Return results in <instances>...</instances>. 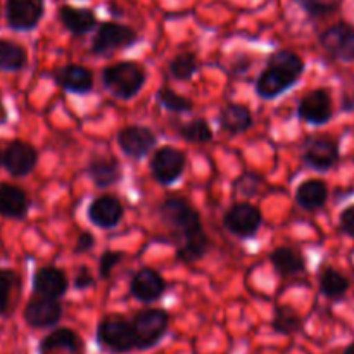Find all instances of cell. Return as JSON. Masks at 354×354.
<instances>
[{"mask_svg":"<svg viewBox=\"0 0 354 354\" xmlns=\"http://www.w3.org/2000/svg\"><path fill=\"white\" fill-rule=\"evenodd\" d=\"M158 144V137L147 127H127L118 133V145L124 156L131 159H142Z\"/></svg>","mask_w":354,"mask_h":354,"instance_id":"cell-14","label":"cell"},{"mask_svg":"<svg viewBox=\"0 0 354 354\" xmlns=\"http://www.w3.org/2000/svg\"><path fill=\"white\" fill-rule=\"evenodd\" d=\"M304 73V61L292 50L273 52L266 69L256 80V93L265 100H273L292 88Z\"/></svg>","mask_w":354,"mask_h":354,"instance_id":"cell-2","label":"cell"},{"mask_svg":"<svg viewBox=\"0 0 354 354\" xmlns=\"http://www.w3.org/2000/svg\"><path fill=\"white\" fill-rule=\"evenodd\" d=\"M131 325L137 335V351H147L165 339L169 328V315L161 308H147L135 315Z\"/></svg>","mask_w":354,"mask_h":354,"instance_id":"cell-5","label":"cell"},{"mask_svg":"<svg viewBox=\"0 0 354 354\" xmlns=\"http://www.w3.org/2000/svg\"><path fill=\"white\" fill-rule=\"evenodd\" d=\"M62 318V304L57 299L37 296L24 308V322L31 328H54Z\"/></svg>","mask_w":354,"mask_h":354,"instance_id":"cell-15","label":"cell"},{"mask_svg":"<svg viewBox=\"0 0 354 354\" xmlns=\"http://www.w3.org/2000/svg\"><path fill=\"white\" fill-rule=\"evenodd\" d=\"M69 289V280L66 273L57 266H44L33 275V290L37 296L59 299Z\"/></svg>","mask_w":354,"mask_h":354,"instance_id":"cell-21","label":"cell"},{"mask_svg":"<svg viewBox=\"0 0 354 354\" xmlns=\"http://www.w3.org/2000/svg\"><path fill=\"white\" fill-rule=\"evenodd\" d=\"M123 204L114 196L97 197L90 203L88 209H86L90 223L95 225L97 228H102V230H111V228L118 227L123 220Z\"/></svg>","mask_w":354,"mask_h":354,"instance_id":"cell-16","label":"cell"},{"mask_svg":"<svg viewBox=\"0 0 354 354\" xmlns=\"http://www.w3.org/2000/svg\"><path fill=\"white\" fill-rule=\"evenodd\" d=\"M297 116L310 124H325L334 116V106H332V97L328 90L317 88L311 90L308 95L299 100L297 106Z\"/></svg>","mask_w":354,"mask_h":354,"instance_id":"cell-13","label":"cell"},{"mask_svg":"<svg viewBox=\"0 0 354 354\" xmlns=\"http://www.w3.org/2000/svg\"><path fill=\"white\" fill-rule=\"evenodd\" d=\"M2 165H3V151L0 149V166H2Z\"/></svg>","mask_w":354,"mask_h":354,"instance_id":"cell-41","label":"cell"},{"mask_svg":"<svg viewBox=\"0 0 354 354\" xmlns=\"http://www.w3.org/2000/svg\"><path fill=\"white\" fill-rule=\"evenodd\" d=\"M97 344L111 354H127L137 351V335L131 322L121 317H106L99 322L95 330Z\"/></svg>","mask_w":354,"mask_h":354,"instance_id":"cell-4","label":"cell"},{"mask_svg":"<svg viewBox=\"0 0 354 354\" xmlns=\"http://www.w3.org/2000/svg\"><path fill=\"white\" fill-rule=\"evenodd\" d=\"M138 41V33L128 24L116 23V21H104L99 24L95 35L92 38L90 50L93 55H111L116 50L133 47Z\"/></svg>","mask_w":354,"mask_h":354,"instance_id":"cell-6","label":"cell"},{"mask_svg":"<svg viewBox=\"0 0 354 354\" xmlns=\"http://www.w3.org/2000/svg\"><path fill=\"white\" fill-rule=\"evenodd\" d=\"M28 66V52L23 45L7 38H0V69L17 73Z\"/></svg>","mask_w":354,"mask_h":354,"instance_id":"cell-27","label":"cell"},{"mask_svg":"<svg viewBox=\"0 0 354 354\" xmlns=\"http://www.w3.org/2000/svg\"><path fill=\"white\" fill-rule=\"evenodd\" d=\"M57 16L62 26L73 37H85V35L92 33L95 28H99V19H97L95 12L88 7H75L64 3V6L59 7Z\"/></svg>","mask_w":354,"mask_h":354,"instance_id":"cell-19","label":"cell"},{"mask_svg":"<svg viewBox=\"0 0 354 354\" xmlns=\"http://www.w3.org/2000/svg\"><path fill=\"white\" fill-rule=\"evenodd\" d=\"M320 290L328 299H341L349 290V280L335 268H325L320 275Z\"/></svg>","mask_w":354,"mask_h":354,"instance_id":"cell-29","label":"cell"},{"mask_svg":"<svg viewBox=\"0 0 354 354\" xmlns=\"http://www.w3.org/2000/svg\"><path fill=\"white\" fill-rule=\"evenodd\" d=\"M95 245V237H93L90 232H82L76 239V245H75V252L76 254H83V252L92 251V248Z\"/></svg>","mask_w":354,"mask_h":354,"instance_id":"cell-38","label":"cell"},{"mask_svg":"<svg viewBox=\"0 0 354 354\" xmlns=\"http://www.w3.org/2000/svg\"><path fill=\"white\" fill-rule=\"evenodd\" d=\"M6 23L14 31H33L45 16V0H6Z\"/></svg>","mask_w":354,"mask_h":354,"instance_id":"cell-8","label":"cell"},{"mask_svg":"<svg viewBox=\"0 0 354 354\" xmlns=\"http://www.w3.org/2000/svg\"><path fill=\"white\" fill-rule=\"evenodd\" d=\"M263 185V176L256 175V173H245L241 178L235 182L234 189L239 196L252 197L259 192V187Z\"/></svg>","mask_w":354,"mask_h":354,"instance_id":"cell-35","label":"cell"},{"mask_svg":"<svg viewBox=\"0 0 354 354\" xmlns=\"http://www.w3.org/2000/svg\"><path fill=\"white\" fill-rule=\"evenodd\" d=\"M86 173L99 189H107V187L120 182L121 178L120 162L114 158H107V156H95L88 162Z\"/></svg>","mask_w":354,"mask_h":354,"instance_id":"cell-24","label":"cell"},{"mask_svg":"<svg viewBox=\"0 0 354 354\" xmlns=\"http://www.w3.org/2000/svg\"><path fill=\"white\" fill-rule=\"evenodd\" d=\"M322 47L334 59L354 62V26L348 23H337L327 28L318 37Z\"/></svg>","mask_w":354,"mask_h":354,"instance_id":"cell-11","label":"cell"},{"mask_svg":"<svg viewBox=\"0 0 354 354\" xmlns=\"http://www.w3.org/2000/svg\"><path fill=\"white\" fill-rule=\"evenodd\" d=\"M38 162V152L31 144L23 140H14L3 149V168L14 178L28 176Z\"/></svg>","mask_w":354,"mask_h":354,"instance_id":"cell-12","label":"cell"},{"mask_svg":"<svg viewBox=\"0 0 354 354\" xmlns=\"http://www.w3.org/2000/svg\"><path fill=\"white\" fill-rule=\"evenodd\" d=\"M187 158L182 151L165 145L154 152L151 159V173L154 180L161 185L168 187L178 182L185 171Z\"/></svg>","mask_w":354,"mask_h":354,"instance_id":"cell-9","label":"cell"},{"mask_svg":"<svg viewBox=\"0 0 354 354\" xmlns=\"http://www.w3.org/2000/svg\"><path fill=\"white\" fill-rule=\"evenodd\" d=\"M270 261L280 277H296L306 270V261L301 252L292 248H287V245L277 248L270 254Z\"/></svg>","mask_w":354,"mask_h":354,"instance_id":"cell-25","label":"cell"},{"mask_svg":"<svg viewBox=\"0 0 354 354\" xmlns=\"http://www.w3.org/2000/svg\"><path fill=\"white\" fill-rule=\"evenodd\" d=\"M85 342L73 328L59 327L38 344V354H83Z\"/></svg>","mask_w":354,"mask_h":354,"instance_id":"cell-18","label":"cell"},{"mask_svg":"<svg viewBox=\"0 0 354 354\" xmlns=\"http://www.w3.org/2000/svg\"><path fill=\"white\" fill-rule=\"evenodd\" d=\"M292 2L297 3L311 19H320L337 10V3L328 0H292Z\"/></svg>","mask_w":354,"mask_h":354,"instance_id":"cell-34","label":"cell"},{"mask_svg":"<svg viewBox=\"0 0 354 354\" xmlns=\"http://www.w3.org/2000/svg\"><path fill=\"white\" fill-rule=\"evenodd\" d=\"M21 286L19 275L14 270L0 268V317L9 311L10 294Z\"/></svg>","mask_w":354,"mask_h":354,"instance_id":"cell-33","label":"cell"},{"mask_svg":"<svg viewBox=\"0 0 354 354\" xmlns=\"http://www.w3.org/2000/svg\"><path fill=\"white\" fill-rule=\"evenodd\" d=\"M54 82L62 90L76 95H85L93 88V75L82 64H66L54 71Z\"/></svg>","mask_w":354,"mask_h":354,"instance_id":"cell-20","label":"cell"},{"mask_svg":"<svg viewBox=\"0 0 354 354\" xmlns=\"http://www.w3.org/2000/svg\"><path fill=\"white\" fill-rule=\"evenodd\" d=\"M303 162L315 171H328L339 161V145L327 135H310L303 142Z\"/></svg>","mask_w":354,"mask_h":354,"instance_id":"cell-7","label":"cell"},{"mask_svg":"<svg viewBox=\"0 0 354 354\" xmlns=\"http://www.w3.org/2000/svg\"><path fill=\"white\" fill-rule=\"evenodd\" d=\"M159 216L176 242V259L185 265L197 263L209 251V237L201 214L183 197H169L159 206Z\"/></svg>","mask_w":354,"mask_h":354,"instance_id":"cell-1","label":"cell"},{"mask_svg":"<svg viewBox=\"0 0 354 354\" xmlns=\"http://www.w3.org/2000/svg\"><path fill=\"white\" fill-rule=\"evenodd\" d=\"M199 71V59L194 52H182L176 54L169 62V73L178 82H187Z\"/></svg>","mask_w":354,"mask_h":354,"instance_id":"cell-31","label":"cell"},{"mask_svg":"<svg viewBox=\"0 0 354 354\" xmlns=\"http://www.w3.org/2000/svg\"><path fill=\"white\" fill-rule=\"evenodd\" d=\"M145 75L144 66L135 61H121L104 68L102 85L107 92L120 100H131L144 88Z\"/></svg>","mask_w":354,"mask_h":354,"instance_id":"cell-3","label":"cell"},{"mask_svg":"<svg viewBox=\"0 0 354 354\" xmlns=\"http://www.w3.org/2000/svg\"><path fill=\"white\" fill-rule=\"evenodd\" d=\"M178 135L190 144H209L213 140V128L204 118H196L192 121L180 124Z\"/></svg>","mask_w":354,"mask_h":354,"instance_id":"cell-30","label":"cell"},{"mask_svg":"<svg viewBox=\"0 0 354 354\" xmlns=\"http://www.w3.org/2000/svg\"><path fill=\"white\" fill-rule=\"evenodd\" d=\"M95 283V279H93L92 272H90L86 266H82V268L78 270V275L75 277V287L78 290H86L90 289V287Z\"/></svg>","mask_w":354,"mask_h":354,"instance_id":"cell-37","label":"cell"},{"mask_svg":"<svg viewBox=\"0 0 354 354\" xmlns=\"http://www.w3.org/2000/svg\"><path fill=\"white\" fill-rule=\"evenodd\" d=\"M223 225L232 235L239 239L254 237L256 232L263 225V214L256 206L249 203L234 204L230 209L225 213Z\"/></svg>","mask_w":354,"mask_h":354,"instance_id":"cell-10","label":"cell"},{"mask_svg":"<svg viewBox=\"0 0 354 354\" xmlns=\"http://www.w3.org/2000/svg\"><path fill=\"white\" fill-rule=\"evenodd\" d=\"M7 121V111H6V106H3L2 102V95H0V124L6 123Z\"/></svg>","mask_w":354,"mask_h":354,"instance_id":"cell-40","label":"cell"},{"mask_svg":"<svg viewBox=\"0 0 354 354\" xmlns=\"http://www.w3.org/2000/svg\"><path fill=\"white\" fill-rule=\"evenodd\" d=\"M218 121H220V127L225 133L235 137V135L245 133L252 127V123H254V118H252L249 107L242 106V104L230 102L220 111Z\"/></svg>","mask_w":354,"mask_h":354,"instance_id":"cell-23","label":"cell"},{"mask_svg":"<svg viewBox=\"0 0 354 354\" xmlns=\"http://www.w3.org/2000/svg\"><path fill=\"white\" fill-rule=\"evenodd\" d=\"M30 213V197L21 187L0 183V216L24 220Z\"/></svg>","mask_w":354,"mask_h":354,"instance_id":"cell-22","label":"cell"},{"mask_svg":"<svg viewBox=\"0 0 354 354\" xmlns=\"http://www.w3.org/2000/svg\"><path fill=\"white\" fill-rule=\"evenodd\" d=\"M124 254L121 251H106L102 252L99 259V275L100 279L107 280L111 275H113L114 268L123 261Z\"/></svg>","mask_w":354,"mask_h":354,"instance_id":"cell-36","label":"cell"},{"mask_svg":"<svg viewBox=\"0 0 354 354\" xmlns=\"http://www.w3.org/2000/svg\"><path fill=\"white\" fill-rule=\"evenodd\" d=\"M304 327V320L292 306L279 304L273 311L272 328L273 332L280 335H294L299 334Z\"/></svg>","mask_w":354,"mask_h":354,"instance_id":"cell-28","label":"cell"},{"mask_svg":"<svg viewBox=\"0 0 354 354\" xmlns=\"http://www.w3.org/2000/svg\"><path fill=\"white\" fill-rule=\"evenodd\" d=\"M166 280L152 268H140L130 282V292L137 301L151 304L161 299L166 292Z\"/></svg>","mask_w":354,"mask_h":354,"instance_id":"cell-17","label":"cell"},{"mask_svg":"<svg viewBox=\"0 0 354 354\" xmlns=\"http://www.w3.org/2000/svg\"><path fill=\"white\" fill-rule=\"evenodd\" d=\"M156 100H158V104L162 107V109L175 114L190 113V111L194 109L192 100L185 99V97L176 93L175 90L169 88V86L166 85H162L161 88L158 90V93H156Z\"/></svg>","mask_w":354,"mask_h":354,"instance_id":"cell-32","label":"cell"},{"mask_svg":"<svg viewBox=\"0 0 354 354\" xmlns=\"http://www.w3.org/2000/svg\"><path fill=\"white\" fill-rule=\"evenodd\" d=\"M328 199V187L322 180H306L296 190V201L301 209L318 211Z\"/></svg>","mask_w":354,"mask_h":354,"instance_id":"cell-26","label":"cell"},{"mask_svg":"<svg viewBox=\"0 0 354 354\" xmlns=\"http://www.w3.org/2000/svg\"><path fill=\"white\" fill-rule=\"evenodd\" d=\"M341 230L349 237H354V206H349L341 213Z\"/></svg>","mask_w":354,"mask_h":354,"instance_id":"cell-39","label":"cell"}]
</instances>
